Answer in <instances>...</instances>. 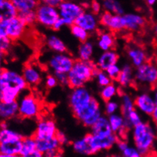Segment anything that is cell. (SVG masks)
<instances>
[{
  "label": "cell",
  "mask_w": 157,
  "mask_h": 157,
  "mask_svg": "<svg viewBox=\"0 0 157 157\" xmlns=\"http://www.w3.org/2000/svg\"><path fill=\"white\" fill-rule=\"evenodd\" d=\"M131 130L134 144L141 156H149L153 152L157 138L155 127L150 123L142 121Z\"/></svg>",
  "instance_id": "cell-1"
},
{
  "label": "cell",
  "mask_w": 157,
  "mask_h": 157,
  "mask_svg": "<svg viewBox=\"0 0 157 157\" xmlns=\"http://www.w3.org/2000/svg\"><path fill=\"white\" fill-rule=\"evenodd\" d=\"M97 70V65L92 60L84 61L78 59L68 73V86L71 89L85 86L94 78Z\"/></svg>",
  "instance_id": "cell-2"
},
{
  "label": "cell",
  "mask_w": 157,
  "mask_h": 157,
  "mask_svg": "<svg viewBox=\"0 0 157 157\" xmlns=\"http://www.w3.org/2000/svg\"><path fill=\"white\" fill-rule=\"evenodd\" d=\"M71 111L78 121L84 126L90 128L102 116L100 102L94 97L85 105Z\"/></svg>",
  "instance_id": "cell-3"
},
{
  "label": "cell",
  "mask_w": 157,
  "mask_h": 157,
  "mask_svg": "<svg viewBox=\"0 0 157 157\" xmlns=\"http://www.w3.org/2000/svg\"><path fill=\"white\" fill-rule=\"evenodd\" d=\"M18 116L24 119L38 118L42 110L40 99L32 93L22 96L18 101Z\"/></svg>",
  "instance_id": "cell-4"
},
{
  "label": "cell",
  "mask_w": 157,
  "mask_h": 157,
  "mask_svg": "<svg viewBox=\"0 0 157 157\" xmlns=\"http://www.w3.org/2000/svg\"><path fill=\"white\" fill-rule=\"evenodd\" d=\"M28 25L18 17L0 22V33L7 36L12 42L20 40L25 35Z\"/></svg>",
  "instance_id": "cell-5"
},
{
  "label": "cell",
  "mask_w": 157,
  "mask_h": 157,
  "mask_svg": "<svg viewBox=\"0 0 157 157\" xmlns=\"http://www.w3.org/2000/svg\"><path fill=\"white\" fill-rule=\"evenodd\" d=\"M134 82L146 86H157V66L147 61L136 68Z\"/></svg>",
  "instance_id": "cell-6"
},
{
  "label": "cell",
  "mask_w": 157,
  "mask_h": 157,
  "mask_svg": "<svg viewBox=\"0 0 157 157\" xmlns=\"http://www.w3.org/2000/svg\"><path fill=\"white\" fill-rule=\"evenodd\" d=\"M36 22L47 28H52V26L60 18L59 9L56 6L41 2L35 10Z\"/></svg>",
  "instance_id": "cell-7"
},
{
  "label": "cell",
  "mask_w": 157,
  "mask_h": 157,
  "mask_svg": "<svg viewBox=\"0 0 157 157\" xmlns=\"http://www.w3.org/2000/svg\"><path fill=\"white\" fill-rule=\"evenodd\" d=\"M60 18H62L65 22L67 26L74 25L83 12L85 11L84 6L75 2L65 0L58 6Z\"/></svg>",
  "instance_id": "cell-8"
},
{
  "label": "cell",
  "mask_w": 157,
  "mask_h": 157,
  "mask_svg": "<svg viewBox=\"0 0 157 157\" xmlns=\"http://www.w3.org/2000/svg\"><path fill=\"white\" fill-rule=\"evenodd\" d=\"M0 86L2 88H15L21 92L28 87L22 74L6 68H3L0 71Z\"/></svg>",
  "instance_id": "cell-9"
},
{
  "label": "cell",
  "mask_w": 157,
  "mask_h": 157,
  "mask_svg": "<svg viewBox=\"0 0 157 157\" xmlns=\"http://www.w3.org/2000/svg\"><path fill=\"white\" fill-rule=\"evenodd\" d=\"M89 143L90 145L93 154L99 153L100 151L108 150L116 145L119 137L115 133L109 135H96V134H88Z\"/></svg>",
  "instance_id": "cell-10"
},
{
  "label": "cell",
  "mask_w": 157,
  "mask_h": 157,
  "mask_svg": "<svg viewBox=\"0 0 157 157\" xmlns=\"http://www.w3.org/2000/svg\"><path fill=\"white\" fill-rule=\"evenodd\" d=\"M75 60L66 53H55L48 61L49 68L55 73H68Z\"/></svg>",
  "instance_id": "cell-11"
},
{
  "label": "cell",
  "mask_w": 157,
  "mask_h": 157,
  "mask_svg": "<svg viewBox=\"0 0 157 157\" xmlns=\"http://www.w3.org/2000/svg\"><path fill=\"white\" fill-rule=\"evenodd\" d=\"M58 129L55 121L50 118H42L36 124L33 137L36 140L46 139L56 136Z\"/></svg>",
  "instance_id": "cell-12"
},
{
  "label": "cell",
  "mask_w": 157,
  "mask_h": 157,
  "mask_svg": "<svg viewBox=\"0 0 157 157\" xmlns=\"http://www.w3.org/2000/svg\"><path fill=\"white\" fill-rule=\"evenodd\" d=\"M36 149L43 154V156H59L61 153V145L60 142L56 137H50V138L41 139V140H36Z\"/></svg>",
  "instance_id": "cell-13"
},
{
  "label": "cell",
  "mask_w": 157,
  "mask_h": 157,
  "mask_svg": "<svg viewBox=\"0 0 157 157\" xmlns=\"http://www.w3.org/2000/svg\"><path fill=\"white\" fill-rule=\"evenodd\" d=\"M94 98L90 91L85 86L72 89L69 95V106L73 111L89 102Z\"/></svg>",
  "instance_id": "cell-14"
},
{
  "label": "cell",
  "mask_w": 157,
  "mask_h": 157,
  "mask_svg": "<svg viewBox=\"0 0 157 157\" xmlns=\"http://www.w3.org/2000/svg\"><path fill=\"white\" fill-rule=\"evenodd\" d=\"M100 24L111 32H120L124 30L122 15H115L111 12L103 11L100 14Z\"/></svg>",
  "instance_id": "cell-15"
},
{
  "label": "cell",
  "mask_w": 157,
  "mask_h": 157,
  "mask_svg": "<svg viewBox=\"0 0 157 157\" xmlns=\"http://www.w3.org/2000/svg\"><path fill=\"white\" fill-rule=\"evenodd\" d=\"M136 109L144 115L151 116L156 108V104L153 95L148 93H141L134 99Z\"/></svg>",
  "instance_id": "cell-16"
},
{
  "label": "cell",
  "mask_w": 157,
  "mask_h": 157,
  "mask_svg": "<svg viewBox=\"0 0 157 157\" xmlns=\"http://www.w3.org/2000/svg\"><path fill=\"white\" fill-rule=\"evenodd\" d=\"M123 25L124 30L137 32L143 29L147 20L143 15L137 13H124L122 15Z\"/></svg>",
  "instance_id": "cell-17"
},
{
  "label": "cell",
  "mask_w": 157,
  "mask_h": 157,
  "mask_svg": "<svg viewBox=\"0 0 157 157\" xmlns=\"http://www.w3.org/2000/svg\"><path fill=\"white\" fill-rule=\"evenodd\" d=\"M75 24L81 26L89 33H93L96 31L100 25V19L97 15L94 14L91 11H84L78 19Z\"/></svg>",
  "instance_id": "cell-18"
},
{
  "label": "cell",
  "mask_w": 157,
  "mask_h": 157,
  "mask_svg": "<svg viewBox=\"0 0 157 157\" xmlns=\"http://www.w3.org/2000/svg\"><path fill=\"white\" fill-rule=\"evenodd\" d=\"M22 76L28 86H36L42 81L40 69L33 63H27L22 70Z\"/></svg>",
  "instance_id": "cell-19"
},
{
  "label": "cell",
  "mask_w": 157,
  "mask_h": 157,
  "mask_svg": "<svg viewBox=\"0 0 157 157\" xmlns=\"http://www.w3.org/2000/svg\"><path fill=\"white\" fill-rule=\"evenodd\" d=\"M42 156V153L36 149V139L33 136L23 137L21 140V150L20 156L40 157Z\"/></svg>",
  "instance_id": "cell-20"
},
{
  "label": "cell",
  "mask_w": 157,
  "mask_h": 157,
  "mask_svg": "<svg viewBox=\"0 0 157 157\" xmlns=\"http://www.w3.org/2000/svg\"><path fill=\"white\" fill-rule=\"evenodd\" d=\"M108 119L113 133L116 134L119 138L122 137L121 139H124V135H126V132L128 130L126 127L124 118L121 113H115L109 115Z\"/></svg>",
  "instance_id": "cell-21"
},
{
  "label": "cell",
  "mask_w": 157,
  "mask_h": 157,
  "mask_svg": "<svg viewBox=\"0 0 157 157\" xmlns=\"http://www.w3.org/2000/svg\"><path fill=\"white\" fill-rule=\"evenodd\" d=\"M118 59H119V56L113 50L102 51L97 60L96 65L99 70L105 71L109 67L118 63Z\"/></svg>",
  "instance_id": "cell-22"
},
{
  "label": "cell",
  "mask_w": 157,
  "mask_h": 157,
  "mask_svg": "<svg viewBox=\"0 0 157 157\" xmlns=\"http://www.w3.org/2000/svg\"><path fill=\"white\" fill-rule=\"evenodd\" d=\"M21 140L0 143V157L20 156Z\"/></svg>",
  "instance_id": "cell-23"
},
{
  "label": "cell",
  "mask_w": 157,
  "mask_h": 157,
  "mask_svg": "<svg viewBox=\"0 0 157 157\" xmlns=\"http://www.w3.org/2000/svg\"><path fill=\"white\" fill-rule=\"evenodd\" d=\"M127 54L131 65L135 68L140 66L147 61V55L145 50L138 46L130 47L127 50Z\"/></svg>",
  "instance_id": "cell-24"
},
{
  "label": "cell",
  "mask_w": 157,
  "mask_h": 157,
  "mask_svg": "<svg viewBox=\"0 0 157 157\" xmlns=\"http://www.w3.org/2000/svg\"><path fill=\"white\" fill-rule=\"evenodd\" d=\"M116 81L121 87L126 88L131 86L134 82V73L132 66L129 64L123 66Z\"/></svg>",
  "instance_id": "cell-25"
},
{
  "label": "cell",
  "mask_w": 157,
  "mask_h": 157,
  "mask_svg": "<svg viewBox=\"0 0 157 157\" xmlns=\"http://www.w3.org/2000/svg\"><path fill=\"white\" fill-rule=\"evenodd\" d=\"M18 116V102H1L0 105V118L2 121H8Z\"/></svg>",
  "instance_id": "cell-26"
},
{
  "label": "cell",
  "mask_w": 157,
  "mask_h": 157,
  "mask_svg": "<svg viewBox=\"0 0 157 157\" xmlns=\"http://www.w3.org/2000/svg\"><path fill=\"white\" fill-rule=\"evenodd\" d=\"M91 134L96 135H109L113 134L108 117L102 115L98 121L90 127Z\"/></svg>",
  "instance_id": "cell-27"
},
{
  "label": "cell",
  "mask_w": 157,
  "mask_h": 157,
  "mask_svg": "<svg viewBox=\"0 0 157 157\" xmlns=\"http://www.w3.org/2000/svg\"><path fill=\"white\" fill-rule=\"evenodd\" d=\"M17 15L18 12L11 0H3L0 3V22L12 19Z\"/></svg>",
  "instance_id": "cell-28"
},
{
  "label": "cell",
  "mask_w": 157,
  "mask_h": 157,
  "mask_svg": "<svg viewBox=\"0 0 157 157\" xmlns=\"http://www.w3.org/2000/svg\"><path fill=\"white\" fill-rule=\"evenodd\" d=\"M115 44V40L111 31H103L100 34L97 41V45L101 50L106 51L109 50H113Z\"/></svg>",
  "instance_id": "cell-29"
},
{
  "label": "cell",
  "mask_w": 157,
  "mask_h": 157,
  "mask_svg": "<svg viewBox=\"0 0 157 157\" xmlns=\"http://www.w3.org/2000/svg\"><path fill=\"white\" fill-rule=\"evenodd\" d=\"M72 148H73L74 151L78 154L86 155V156L94 155L92 150H91L90 145L88 134H86L82 138L74 142L72 144Z\"/></svg>",
  "instance_id": "cell-30"
},
{
  "label": "cell",
  "mask_w": 157,
  "mask_h": 157,
  "mask_svg": "<svg viewBox=\"0 0 157 157\" xmlns=\"http://www.w3.org/2000/svg\"><path fill=\"white\" fill-rule=\"evenodd\" d=\"M46 44L54 53H66L67 47L64 41L55 34L49 35L46 40Z\"/></svg>",
  "instance_id": "cell-31"
},
{
  "label": "cell",
  "mask_w": 157,
  "mask_h": 157,
  "mask_svg": "<svg viewBox=\"0 0 157 157\" xmlns=\"http://www.w3.org/2000/svg\"><path fill=\"white\" fill-rule=\"evenodd\" d=\"M94 52V44L90 41L81 42L78 47V59L84 61H90Z\"/></svg>",
  "instance_id": "cell-32"
},
{
  "label": "cell",
  "mask_w": 157,
  "mask_h": 157,
  "mask_svg": "<svg viewBox=\"0 0 157 157\" xmlns=\"http://www.w3.org/2000/svg\"><path fill=\"white\" fill-rule=\"evenodd\" d=\"M18 13L29 11H35L40 3V0H11Z\"/></svg>",
  "instance_id": "cell-33"
},
{
  "label": "cell",
  "mask_w": 157,
  "mask_h": 157,
  "mask_svg": "<svg viewBox=\"0 0 157 157\" xmlns=\"http://www.w3.org/2000/svg\"><path fill=\"white\" fill-rule=\"evenodd\" d=\"M102 6L103 11L111 12L115 15L124 14V9L118 0H102Z\"/></svg>",
  "instance_id": "cell-34"
},
{
  "label": "cell",
  "mask_w": 157,
  "mask_h": 157,
  "mask_svg": "<svg viewBox=\"0 0 157 157\" xmlns=\"http://www.w3.org/2000/svg\"><path fill=\"white\" fill-rule=\"evenodd\" d=\"M21 92V91L15 88H2V92L0 101L1 102H6V103L16 102Z\"/></svg>",
  "instance_id": "cell-35"
},
{
  "label": "cell",
  "mask_w": 157,
  "mask_h": 157,
  "mask_svg": "<svg viewBox=\"0 0 157 157\" xmlns=\"http://www.w3.org/2000/svg\"><path fill=\"white\" fill-rule=\"evenodd\" d=\"M123 116L124 118L125 125L128 130L132 129L134 127H135L143 121H142L141 115H140V112L136 108L126 114L125 115H123Z\"/></svg>",
  "instance_id": "cell-36"
},
{
  "label": "cell",
  "mask_w": 157,
  "mask_h": 157,
  "mask_svg": "<svg viewBox=\"0 0 157 157\" xmlns=\"http://www.w3.org/2000/svg\"><path fill=\"white\" fill-rule=\"evenodd\" d=\"M23 137L20 133L10 129L9 127L2 128L0 131V143L15 141V140H22Z\"/></svg>",
  "instance_id": "cell-37"
},
{
  "label": "cell",
  "mask_w": 157,
  "mask_h": 157,
  "mask_svg": "<svg viewBox=\"0 0 157 157\" xmlns=\"http://www.w3.org/2000/svg\"><path fill=\"white\" fill-rule=\"evenodd\" d=\"M118 91L119 90H118V86L113 83H111L110 84L102 87L100 93V97L103 102H108L117 95Z\"/></svg>",
  "instance_id": "cell-38"
},
{
  "label": "cell",
  "mask_w": 157,
  "mask_h": 157,
  "mask_svg": "<svg viewBox=\"0 0 157 157\" xmlns=\"http://www.w3.org/2000/svg\"><path fill=\"white\" fill-rule=\"evenodd\" d=\"M134 105V99H132L128 94H123L121 99V105H120V110L122 115H125L128 112L135 109Z\"/></svg>",
  "instance_id": "cell-39"
},
{
  "label": "cell",
  "mask_w": 157,
  "mask_h": 157,
  "mask_svg": "<svg viewBox=\"0 0 157 157\" xmlns=\"http://www.w3.org/2000/svg\"><path fill=\"white\" fill-rule=\"evenodd\" d=\"M70 29H71V33L72 34V35L81 43L87 41L88 38H89V32L86 31L85 29L81 28V26L78 25L77 24H74V25H71Z\"/></svg>",
  "instance_id": "cell-40"
},
{
  "label": "cell",
  "mask_w": 157,
  "mask_h": 157,
  "mask_svg": "<svg viewBox=\"0 0 157 157\" xmlns=\"http://www.w3.org/2000/svg\"><path fill=\"white\" fill-rule=\"evenodd\" d=\"M94 78L97 80V83L100 87H103V86H107V85L113 83V79L109 76L107 73L104 70H97V73H96Z\"/></svg>",
  "instance_id": "cell-41"
},
{
  "label": "cell",
  "mask_w": 157,
  "mask_h": 157,
  "mask_svg": "<svg viewBox=\"0 0 157 157\" xmlns=\"http://www.w3.org/2000/svg\"><path fill=\"white\" fill-rule=\"evenodd\" d=\"M19 18L28 26H32L36 23V16L35 11H29L18 13L17 15Z\"/></svg>",
  "instance_id": "cell-42"
},
{
  "label": "cell",
  "mask_w": 157,
  "mask_h": 157,
  "mask_svg": "<svg viewBox=\"0 0 157 157\" xmlns=\"http://www.w3.org/2000/svg\"><path fill=\"white\" fill-rule=\"evenodd\" d=\"M12 43L7 36L0 33V54L6 55L11 50Z\"/></svg>",
  "instance_id": "cell-43"
},
{
  "label": "cell",
  "mask_w": 157,
  "mask_h": 157,
  "mask_svg": "<svg viewBox=\"0 0 157 157\" xmlns=\"http://www.w3.org/2000/svg\"><path fill=\"white\" fill-rule=\"evenodd\" d=\"M119 108V104L115 101H113V99L105 102V112L108 116L110 115H113V114L117 113Z\"/></svg>",
  "instance_id": "cell-44"
},
{
  "label": "cell",
  "mask_w": 157,
  "mask_h": 157,
  "mask_svg": "<svg viewBox=\"0 0 157 157\" xmlns=\"http://www.w3.org/2000/svg\"><path fill=\"white\" fill-rule=\"evenodd\" d=\"M121 155L124 157H140L141 156V154L139 152V150H137V147L134 146L128 145L127 147L123 150L122 152H121Z\"/></svg>",
  "instance_id": "cell-45"
},
{
  "label": "cell",
  "mask_w": 157,
  "mask_h": 157,
  "mask_svg": "<svg viewBox=\"0 0 157 157\" xmlns=\"http://www.w3.org/2000/svg\"><path fill=\"white\" fill-rule=\"evenodd\" d=\"M121 67L118 65L117 63L114 64V65L111 66L109 67L105 72L107 73V74L109 75L110 78L113 80H116L118 78V76H119V73L121 72Z\"/></svg>",
  "instance_id": "cell-46"
},
{
  "label": "cell",
  "mask_w": 157,
  "mask_h": 157,
  "mask_svg": "<svg viewBox=\"0 0 157 157\" xmlns=\"http://www.w3.org/2000/svg\"><path fill=\"white\" fill-rule=\"evenodd\" d=\"M54 75L56 77L59 84L63 86H68V73H55Z\"/></svg>",
  "instance_id": "cell-47"
},
{
  "label": "cell",
  "mask_w": 157,
  "mask_h": 157,
  "mask_svg": "<svg viewBox=\"0 0 157 157\" xmlns=\"http://www.w3.org/2000/svg\"><path fill=\"white\" fill-rule=\"evenodd\" d=\"M90 8L91 12H94L96 15H99L102 9V2H100L99 0H93L91 2Z\"/></svg>",
  "instance_id": "cell-48"
},
{
  "label": "cell",
  "mask_w": 157,
  "mask_h": 157,
  "mask_svg": "<svg viewBox=\"0 0 157 157\" xmlns=\"http://www.w3.org/2000/svg\"><path fill=\"white\" fill-rule=\"evenodd\" d=\"M59 84L58 80L54 74L48 75L46 78V86L49 89H52L55 88L57 85Z\"/></svg>",
  "instance_id": "cell-49"
},
{
  "label": "cell",
  "mask_w": 157,
  "mask_h": 157,
  "mask_svg": "<svg viewBox=\"0 0 157 157\" xmlns=\"http://www.w3.org/2000/svg\"><path fill=\"white\" fill-rule=\"evenodd\" d=\"M65 25H65V21H64L62 18H59L56 22H55V24H54L53 26H52V29L54 30V31H59V30L62 29V28H63L64 26H65Z\"/></svg>",
  "instance_id": "cell-50"
},
{
  "label": "cell",
  "mask_w": 157,
  "mask_h": 157,
  "mask_svg": "<svg viewBox=\"0 0 157 157\" xmlns=\"http://www.w3.org/2000/svg\"><path fill=\"white\" fill-rule=\"evenodd\" d=\"M56 137L58 138V140H59V141L60 142L62 146L65 145V144H66L68 143V138L65 136V134L63 132H62V131H58L56 134Z\"/></svg>",
  "instance_id": "cell-51"
},
{
  "label": "cell",
  "mask_w": 157,
  "mask_h": 157,
  "mask_svg": "<svg viewBox=\"0 0 157 157\" xmlns=\"http://www.w3.org/2000/svg\"><path fill=\"white\" fill-rule=\"evenodd\" d=\"M63 1H65V0H40V2H42L47 3V4L52 5L53 6H56V7H58L59 5Z\"/></svg>",
  "instance_id": "cell-52"
},
{
  "label": "cell",
  "mask_w": 157,
  "mask_h": 157,
  "mask_svg": "<svg viewBox=\"0 0 157 157\" xmlns=\"http://www.w3.org/2000/svg\"><path fill=\"white\" fill-rule=\"evenodd\" d=\"M5 54H0V71L4 68L3 65H4V59H5Z\"/></svg>",
  "instance_id": "cell-53"
},
{
  "label": "cell",
  "mask_w": 157,
  "mask_h": 157,
  "mask_svg": "<svg viewBox=\"0 0 157 157\" xmlns=\"http://www.w3.org/2000/svg\"><path fill=\"white\" fill-rule=\"evenodd\" d=\"M151 118H152V119H153V122L157 123V106H156V109L154 110V111H153V114L151 115Z\"/></svg>",
  "instance_id": "cell-54"
},
{
  "label": "cell",
  "mask_w": 157,
  "mask_h": 157,
  "mask_svg": "<svg viewBox=\"0 0 157 157\" xmlns=\"http://www.w3.org/2000/svg\"><path fill=\"white\" fill-rule=\"evenodd\" d=\"M144 1L149 6H153L157 2V0H144Z\"/></svg>",
  "instance_id": "cell-55"
},
{
  "label": "cell",
  "mask_w": 157,
  "mask_h": 157,
  "mask_svg": "<svg viewBox=\"0 0 157 157\" xmlns=\"http://www.w3.org/2000/svg\"><path fill=\"white\" fill-rule=\"evenodd\" d=\"M153 98H154L155 102H156V106H157V89H156V91L154 92V94H153Z\"/></svg>",
  "instance_id": "cell-56"
},
{
  "label": "cell",
  "mask_w": 157,
  "mask_h": 157,
  "mask_svg": "<svg viewBox=\"0 0 157 157\" xmlns=\"http://www.w3.org/2000/svg\"><path fill=\"white\" fill-rule=\"evenodd\" d=\"M153 31H154V34H156V36L157 37V24L154 26V28H153Z\"/></svg>",
  "instance_id": "cell-57"
},
{
  "label": "cell",
  "mask_w": 157,
  "mask_h": 157,
  "mask_svg": "<svg viewBox=\"0 0 157 157\" xmlns=\"http://www.w3.org/2000/svg\"><path fill=\"white\" fill-rule=\"evenodd\" d=\"M155 131H156V134L157 136V123H155Z\"/></svg>",
  "instance_id": "cell-58"
},
{
  "label": "cell",
  "mask_w": 157,
  "mask_h": 157,
  "mask_svg": "<svg viewBox=\"0 0 157 157\" xmlns=\"http://www.w3.org/2000/svg\"><path fill=\"white\" fill-rule=\"evenodd\" d=\"M2 86H0V98H1V95H2Z\"/></svg>",
  "instance_id": "cell-59"
},
{
  "label": "cell",
  "mask_w": 157,
  "mask_h": 157,
  "mask_svg": "<svg viewBox=\"0 0 157 157\" xmlns=\"http://www.w3.org/2000/svg\"><path fill=\"white\" fill-rule=\"evenodd\" d=\"M1 129H2V127H1V124H0V131H1Z\"/></svg>",
  "instance_id": "cell-60"
},
{
  "label": "cell",
  "mask_w": 157,
  "mask_h": 157,
  "mask_svg": "<svg viewBox=\"0 0 157 157\" xmlns=\"http://www.w3.org/2000/svg\"><path fill=\"white\" fill-rule=\"evenodd\" d=\"M2 1H3V0H0V3H1Z\"/></svg>",
  "instance_id": "cell-61"
},
{
  "label": "cell",
  "mask_w": 157,
  "mask_h": 157,
  "mask_svg": "<svg viewBox=\"0 0 157 157\" xmlns=\"http://www.w3.org/2000/svg\"><path fill=\"white\" fill-rule=\"evenodd\" d=\"M0 105H1V101H0Z\"/></svg>",
  "instance_id": "cell-62"
},
{
  "label": "cell",
  "mask_w": 157,
  "mask_h": 157,
  "mask_svg": "<svg viewBox=\"0 0 157 157\" xmlns=\"http://www.w3.org/2000/svg\"><path fill=\"white\" fill-rule=\"evenodd\" d=\"M156 22H157V16H156Z\"/></svg>",
  "instance_id": "cell-63"
}]
</instances>
